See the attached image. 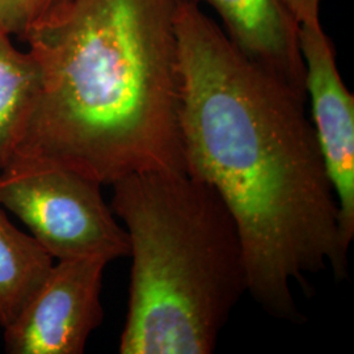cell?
Masks as SVG:
<instances>
[{
	"label": "cell",
	"instance_id": "obj_5",
	"mask_svg": "<svg viewBox=\"0 0 354 354\" xmlns=\"http://www.w3.org/2000/svg\"><path fill=\"white\" fill-rule=\"evenodd\" d=\"M102 256L57 260L19 317L4 328L8 354H82L104 319Z\"/></svg>",
	"mask_w": 354,
	"mask_h": 354
},
{
	"label": "cell",
	"instance_id": "obj_8",
	"mask_svg": "<svg viewBox=\"0 0 354 354\" xmlns=\"http://www.w3.org/2000/svg\"><path fill=\"white\" fill-rule=\"evenodd\" d=\"M54 259L0 206V327L7 328L48 277Z\"/></svg>",
	"mask_w": 354,
	"mask_h": 354
},
{
	"label": "cell",
	"instance_id": "obj_2",
	"mask_svg": "<svg viewBox=\"0 0 354 354\" xmlns=\"http://www.w3.org/2000/svg\"><path fill=\"white\" fill-rule=\"evenodd\" d=\"M180 1L73 0L26 38L37 95L13 155L57 162L102 185L185 169Z\"/></svg>",
	"mask_w": 354,
	"mask_h": 354
},
{
	"label": "cell",
	"instance_id": "obj_4",
	"mask_svg": "<svg viewBox=\"0 0 354 354\" xmlns=\"http://www.w3.org/2000/svg\"><path fill=\"white\" fill-rule=\"evenodd\" d=\"M102 184L57 162L17 156L0 168V206L16 215L54 260L129 256L127 230Z\"/></svg>",
	"mask_w": 354,
	"mask_h": 354
},
{
	"label": "cell",
	"instance_id": "obj_7",
	"mask_svg": "<svg viewBox=\"0 0 354 354\" xmlns=\"http://www.w3.org/2000/svg\"><path fill=\"white\" fill-rule=\"evenodd\" d=\"M219 15L225 35L252 64L306 99L301 24L285 0H203Z\"/></svg>",
	"mask_w": 354,
	"mask_h": 354
},
{
	"label": "cell",
	"instance_id": "obj_9",
	"mask_svg": "<svg viewBox=\"0 0 354 354\" xmlns=\"http://www.w3.org/2000/svg\"><path fill=\"white\" fill-rule=\"evenodd\" d=\"M37 67L0 26V165H6L26 130L37 95Z\"/></svg>",
	"mask_w": 354,
	"mask_h": 354
},
{
	"label": "cell",
	"instance_id": "obj_12",
	"mask_svg": "<svg viewBox=\"0 0 354 354\" xmlns=\"http://www.w3.org/2000/svg\"><path fill=\"white\" fill-rule=\"evenodd\" d=\"M0 168H1V165H0Z\"/></svg>",
	"mask_w": 354,
	"mask_h": 354
},
{
	"label": "cell",
	"instance_id": "obj_10",
	"mask_svg": "<svg viewBox=\"0 0 354 354\" xmlns=\"http://www.w3.org/2000/svg\"><path fill=\"white\" fill-rule=\"evenodd\" d=\"M73 0H0V26L26 42L35 30L50 24Z\"/></svg>",
	"mask_w": 354,
	"mask_h": 354
},
{
	"label": "cell",
	"instance_id": "obj_1",
	"mask_svg": "<svg viewBox=\"0 0 354 354\" xmlns=\"http://www.w3.org/2000/svg\"><path fill=\"white\" fill-rule=\"evenodd\" d=\"M176 33L185 171L234 216L248 294L301 323L291 286L327 269L344 279L349 251L307 102L247 59L197 0L180 1Z\"/></svg>",
	"mask_w": 354,
	"mask_h": 354
},
{
	"label": "cell",
	"instance_id": "obj_3",
	"mask_svg": "<svg viewBox=\"0 0 354 354\" xmlns=\"http://www.w3.org/2000/svg\"><path fill=\"white\" fill-rule=\"evenodd\" d=\"M131 257L121 354H210L248 273L239 228L207 183L185 169L112 184Z\"/></svg>",
	"mask_w": 354,
	"mask_h": 354
},
{
	"label": "cell",
	"instance_id": "obj_6",
	"mask_svg": "<svg viewBox=\"0 0 354 354\" xmlns=\"http://www.w3.org/2000/svg\"><path fill=\"white\" fill-rule=\"evenodd\" d=\"M299 44L311 122L337 200L342 241L349 250L354 238V96L342 82L320 21L301 24Z\"/></svg>",
	"mask_w": 354,
	"mask_h": 354
},
{
	"label": "cell",
	"instance_id": "obj_11",
	"mask_svg": "<svg viewBox=\"0 0 354 354\" xmlns=\"http://www.w3.org/2000/svg\"><path fill=\"white\" fill-rule=\"evenodd\" d=\"M299 24L319 23L322 0H285Z\"/></svg>",
	"mask_w": 354,
	"mask_h": 354
}]
</instances>
